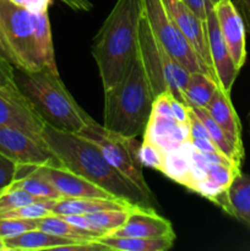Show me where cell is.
Listing matches in <instances>:
<instances>
[{
	"label": "cell",
	"instance_id": "33",
	"mask_svg": "<svg viewBox=\"0 0 250 251\" xmlns=\"http://www.w3.org/2000/svg\"><path fill=\"white\" fill-rule=\"evenodd\" d=\"M0 87L11 91H20L15 78V68L0 58Z\"/></svg>",
	"mask_w": 250,
	"mask_h": 251
},
{
	"label": "cell",
	"instance_id": "29",
	"mask_svg": "<svg viewBox=\"0 0 250 251\" xmlns=\"http://www.w3.org/2000/svg\"><path fill=\"white\" fill-rule=\"evenodd\" d=\"M48 199H42L34 196L27 191L19 188H7L2 194H0V215L7 212V211L15 210V208L22 207L28 203L38 202V201H46Z\"/></svg>",
	"mask_w": 250,
	"mask_h": 251
},
{
	"label": "cell",
	"instance_id": "26",
	"mask_svg": "<svg viewBox=\"0 0 250 251\" xmlns=\"http://www.w3.org/2000/svg\"><path fill=\"white\" fill-rule=\"evenodd\" d=\"M37 228L43 230V232L58 235V237L80 240V242H92V240L97 239V237L93 233L76 227L73 223L68 222L64 217L59 215H54V213L39 218L38 227Z\"/></svg>",
	"mask_w": 250,
	"mask_h": 251
},
{
	"label": "cell",
	"instance_id": "35",
	"mask_svg": "<svg viewBox=\"0 0 250 251\" xmlns=\"http://www.w3.org/2000/svg\"><path fill=\"white\" fill-rule=\"evenodd\" d=\"M189 9L195 12L200 19L206 20L207 15V9L210 5H213L212 0H184Z\"/></svg>",
	"mask_w": 250,
	"mask_h": 251
},
{
	"label": "cell",
	"instance_id": "2",
	"mask_svg": "<svg viewBox=\"0 0 250 251\" xmlns=\"http://www.w3.org/2000/svg\"><path fill=\"white\" fill-rule=\"evenodd\" d=\"M142 0H117L93 39L91 51L97 64L103 91L124 76L139 46Z\"/></svg>",
	"mask_w": 250,
	"mask_h": 251
},
{
	"label": "cell",
	"instance_id": "39",
	"mask_svg": "<svg viewBox=\"0 0 250 251\" xmlns=\"http://www.w3.org/2000/svg\"><path fill=\"white\" fill-rule=\"evenodd\" d=\"M244 6H245V15H247L248 26H249V29H250V0H244Z\"/></svg>",
	"mask_w": 250,
	"mask_h": 251
},
{
	"label": "cell",
	"instance_id": "13",
	"mask_svg": "<svg viewBox=\"0 0 250 251\" xmlns=\"http://www.w3.org/2000/svg\"><path fill=\"white\" fill-rule=\"evenodd\" d=\"M0 153L17 164L39 166L56 159L43 142L5 125H0Z\"/></svg>",
	"mask_w": 250,
	"mask_h": 251
},
{
	"label": "cell",
	"instance_id": "12",
	"mask_svg": "<svg viewBox=\"0 0 250 251\" xmlns=\"http://www.w3.org/2000/svg\"><path fill=\"white\" fill-rule=\"evenodd\" d=\"M162 1L169 16L173 19L199 58L205 64L208 73L216 78L215 71L212 69V61L210 58V51H208L206 20L200 19L195 12L191 11L184 0H162Z\"/></svg>",
	"mask_w": 250,
	"mask_h": 251
},
{
	"label": "cell",
	"instance_id": "43",
	"mask_svg": "<svg viewBox=\"0 0 250 251\" xmlns=\"http://www.w3.org/2000/svg\"><path fill=\"white\" fill-rule=\"evenodd\" d=\"M216 1H217V0H212V2H213V4H215V2H216Z\"/></svg>",
	"mask_w": 250,
	"mask_h": 251
},
{
	"label": "cell",
	"instance_id": "15",
	"mask_svg": "<svg viewBox=\"0 0 250 251\" xmlns=\"http://www.w3.org/2000/svg\"><path fill=\"white\" fill-rule=\"evenodd\" d=\"M218 27L238 70L247 60L245 48V25L232 0H217L213 4Z\"/></svg>",
	"mask_w": 250,
	"mask_h": 251
},
{
	"label": "cell",
	"instance_id": "18",
	"mask_svg": "<svg viewBox=\"0 0 250 251\" xmlns=\"http://www.w3.org/2000/svg\"><path fill=\"white\" fill-rule=\"evenodd\" d=\"M137 206L122 199H92V198H61L53 207L54 215H88L107 210H134Z\"/></svg>",
	"mask_w": 250,
	"mask_h": 251
},
{
	"label": "cell",
	"instance_id": "42",
	"mask_svg": "<svg viewBox=\"0 0 250 251\" xmlns=\"http://www.w3.org/2000/svg\"><path fill=\"white\" fill-rule=\"evenodd\" d=\"M248 119H249V129H250V110H249V117H248Z\"/></svg>",
	"mask_w": 250,
	"mask_h": 251
},
{
	"label": "cell",
	"instance_id": "1",
	"mask_svg": "<svg viewBox=\"0 0 250 251\" xmlns=\"http://www.w3.org/2000/svg\"><path fill=\"white\" fill-rule=\"evenodd\" d=\"M42 140L61 166L109 191L115 198L129 201L137 207L152 210L157 207L156 199L142 193L113 168L100 150L90 140L59 130L47 123L42 131Z\"/></svg>",
	"mask_w": 250,
	"mask_h": 251
},
{
	"label": "cell",
	"instance_id": "28",
	"mask_svg": "<svg viewBox=\"0 0 250 251\" xmlns=\"http://www.w3.org/2000/svg\"><path fill=\"white\" fill-rule=\"evenodd\" d=\"M59 200V199H58ZM56 200L38 201V202L28 203L22 207L7 211L0 215V218H25V220H39L53 213V207Z\"/></svg>",
	"mask_w": 250,
	"mask_h": 251
},
{
	"label": "cell",
	"instance_id": "23",
	"mask_svg": "<svg viewBox=\"0 0 250 251\" xmlns=\"http://www.w3.org/2000/svg\"><path fill=\"white\" fill-rule=\"evenodd\" d=\"M191 109L195 112V114L198 115L199 119L202 122V124L205 125L206 130H207L208 135H210V139L212 140V142L215 144V146L220 150L221 153L225 157V158L229 159L230 162L235 164L237 167L242 166L243 158H244V154L240 153L237 149L234 147V145L229 141L225 134L223 132V130L221 129L220 125L213 120V118L211 117L210 113L207 112L206 108H191Z\"/></svg>",
	"mask_w": 250,
	"mask_h": 251
},
{
	"label": "cell",
	"instance_id": "40",
	"mask_svg": "<svg viewBox=\"0 0 250 251\" xmlns=\"http://www.w3.org/2000/svg\"><path fill=\"white\" fill-rule=\"evenodd\" d=\"M0 251H7L6 245H5V240L2 237H0Z\"/></svg>",
	"mask_w": 250,
	"mask_h": 251
},
{
	"label": "cell",
	"instance_id": "6",
	"mask_svg": "<svg viewBox=\"0 0 250 251\" xmlns=\"http://www.w3.org/2000/svg\"><path fill=\"white\" fill-rule=\"evenodd\" d=\"M77 134L93 142L110 166L135 184L142 193L156 199L145 179L144 164L139 156L140 144L136 141V137L124 136L110 131L93 119H91Z\"/></svg>",
	"mask_w": 250,
	"mask_h": 251
},
{
	"label": "cell",
	"instance_id": "21",
	"mask_svg": "<svg viewBox=\"0 0 250 251\" xmlns=\"http://www.w3.org/2000/svg\"><path fill=\"white\" fill-rule=\"evenodd\" d=\"M96 242L100 243L104 250L117 251H167L172 249L174 244V239L169 238L145 239L115 235H104L96 239Z\"/></svg>",
	"mask_w": 250,
	"mask_h": 251
},
{
	"label": "cell",
	"instance_id": "36",
	"mask_svg": "<svg viewBox=\"0 0 250 251\" xmlns=\"http://www.w3.org/2000/svg\"><path fill=\"white\" fill-rule=\"evenodd\" d=\"M191 146L202 153H221L211 139H190Z\"/></svg>",
	"mask_w": 250,
	"mask_h": 251
},
{
	"label": "cell",
	"instance_id": "3",
	"mask_svg": "<svg viewBox=\"0 0 250 251\" xmlns=\"http://www.w3.org/2000/svg\"><path fill=\"white\" fill-rule=\"evenodd\" d=\"M154 98L137 48L124 76L104 90L103 126L124 136H140L150 122Z\"/></svg>",
	"mask_w": 250,
	"mask_h": 251
},
{
	"label": "cell",
	"instance_id": "10",
	"mask_svg": "<svg viewBox=\"0 0 250 251\" xmlns=\"http://www.w3.org/2000/svg\"><path fill=\"white\" fill-rule=\"evenodd\" d=\"M44 124L43 118L21 91L0 87V125L19 129L43 142L42 131Z\"/></svg>",
	"mask_w": 250,
	"mask_h": 251
},
{
	"label": "cell",
	"instance_id": "25",
	"mask_svg": "<svg viewBox=\"0 0 250 251\" xmlns=\"http://www.w3.org/2000/svg\"><path fill=\"white\" fill-rule=\"evenodd\" d=\"M34 25H36L37 46H38L39 54H41L42 61L44 64V69L59 75L58 68H56L55 54H54L48 11L34 12Z\"/></svg>",
	"mask_w": 250,
	"mask_h": 251
},
{
	"label": "cell",
	"instance_id": "34",
	"mask_svg": "<svg viewBox=\"0 0 250 251\" xmlns=\"http://www.w3.org/2000/svg\"><path fill=\"white\" fill-rule=\"evenodd\" d=\"M169 103H171V110L172 115L174 119L179 123L180 125L184 126H189V107L185 105L184 103L179 102L178 100L172 96H169Z\"/></svg>",
	"mask_w": 250,
	"mask_h": 251
},
{
	"label": "cell",
	"instance_id": "11",
	"mask_svg": "<svg viewBox=\"0 0 250 251\" xmlns=\"http://www.w3.org/2000/svg\"><path fill=\"white\" fill-rule=\"evenodd\" d=\"M33 169L44 176L63 198H115L109 191L104 190L92 181L61 166L58 159H53L48 163L39 164V166H33Z\"/></svg>",
	"mask_w": 250,
	"mask_h": 251
},
{
	"label": "cell",
	"instance_id": "4",
	"mask_svg": "<svg viewBox=\"0 0 250 251\" xmlns=\"http://www.w3.org/2000/svg\"><path fill=\"white\" fill-rule=\"evenodd\" d=\"M20 91L31 102L47 124L77 134L92 118L77 104L59 75L47 69L15 71Z\"/></svg>",
	"mask_w": 250,
	"mask_h": 251
},
{
	"label": "cell",
	"instance_id": "5",
	"mask_svg": "<svg viewBox=\"0 0 250 251\" xmlns=\"http://www.w3.org/2000/svg\"><path fill=\"white\" fill-rule=\"evenodd\" d=\"M137 48L151 82L154 97L169 91L175 100L184 103L183 91L188 82L190 73L184 69L175 59L172 58L168 51L159 43L152 32L144 12L140 20Z\"/></svg>",
	"mask_w": 250,
	"mask_h": 251
},
{
	"label": "cell",
	"instance_id": "24",
	"mask_svg": "<svg viewBox=\"0 0 250 251\" xmlns=\"http://www.w3.org/2000/svg\"><path fill=\"white\" fill-rule=\"evenodd\" d=\"M233 217L250 227V174H237L228 189Z\"/></svg>",
	"mask_w": 250,
	"mask_h": 251
},
{
	"label": "cell",
	"instance_id": "7",
	"mask_svg": "<svg viewBox=\"0 0 250 251\" xmlns=\"http://www.w3.org/2000/svg\"><path fill=\"white\" fill-rule=\"evenodd\" d=\"M0 22L7 43L19 61V70L44 69L37 46L34 12L10 0H0Z\"/></svg>",
	"mask_w": 250,
	"mask_h": 251
},
{
	"label": "cell",
	"instance_id": "19",
	"mask_svg": "<svg viewBox=\"0 0 250 251\" xmlns=\"http://www.w3.org/2000/svg\"><path fill=\"white\" fill-rule=\"evenodd\" d=\"M7 251L12 250H59L65 245L83 243L80 240L58 237L41 229H32L15 237L4 238Z\"/></svg>",
	"mask_w": 250,
	"mask_h": 251
},
{
	"label": "cell",
	"instance_id": "14",
	"mask_svg": "<svg viewBox=\"0 0 250 251\" xmlns=\"http://www.w3.org/2000/svg\"><path fill=\"white\" fill-rule=\"evenodd\" d=\"M206 28H207L208 51H210V58L212 61V69L215 71L216 80H217L220 87L227 95L230 96L233 83L239 74V70L235 68L234 61L230 56L227 44L220 31L213 5H210L207 9Z\"/></svg>",
	"mask_w": 250,
	"mask_h": 251
},
{
	"label": "cell",
	"instance_id": "22",
	"mask_svg": "<svg viewBox=\"0 0 250 251\" xmlns=\"http://www.w3.org/2000/svg\"><path fill=\"white\" fill-rule=\"evenodd\" d=\"M164 176H169L172 180L186 186L190 190L191 179V158H190V141H186L178 149H174L166 153V167Z\"/></svg>",
	"mask_w": 250,
	"mask_h": 251
},
{
	"label": "cell",
	"instance_id": "16",
	"mask_svg": "<svg viewBox=\"0 0 250 251\" xmlns=\"http://www.w3.org/2000/svg\"><path fill=\"white\" fill-rule=\"evenodd\" d=\"M108 235L145 238V239L169 238L175 240L173 226L168 220L159 216L152 208L142 207L134 208L129 213V217L124 225Z\"/></svg>",
	"mask_w": 250,
	"mask_h": 251
},
{
	"label": "cell",
	"instance_id": "41",
	"mask_svg": "<svg viewBox=\"0 0 250 251\" xmlns=\"http://www.w3.org/2000/svg\"><path fill=\"white\" fill-rule=\"evenodd\" d=\"M10 1L15 2L17 5H21V6H25V0H10Z\"/></svg>",
	"mask_w": 250,
	"mask_h": 251
},
{
	"label": "cell",
	"instance_id": "27",
	"mask_svg": "<svg viewBox=\"0 0 250 251\" xmlns=\"http://www.w3.org/2000/svg\"><path fill=\"white\" fill-rule=\"evenodd\" d=\"M131 211L132 210H107L88 213L86 216L92 221V223L98 229L108 235L124 225Z\"/></svg>",
	"mask_w": 250,
	"mask_h": 251
},
{
	"label": "cell",
	"instance_id": "17",
	"mask_svg": "<svg viewBox=\"0 0 250 251\" xmlns=\"http://www.w3.org/2000/svg\"><path fill=\"white\" fill-rule=\"evenodd\" d=\"M207 112L213 118L216 123L220 125L221 129L234 145L235 149L244 154V146L242 141V125L238 118L237 112L230 100V96L227 95L222 88H218L216 95L207 105Z\"/></svg>",
	"mask_w": 250,
	"mask_h": 251
},
{
	"label": "cell",
	"instance_id": "9",
	"mask_svg": "<svg viewBox=\"0 0 250 251\" xmlns=\"http://www.w3.org/2000/svg\"><path fill=\"white\" fill-rule=\"evenodd\" d=\"M169 96L171 92L167 91L154 98L151 118L144 136L162 147L166 153L190 140L189 126L180 125L172 115Z\"/></svg>",
	"mask_w": 250,
	"mask_h": 251
},
{
	"label": "cell",
	"instance_id": "8",
	"mask_svg": "<svg viewBox=\"0 0 250 251\" xmlns=\"http://www.w3.org/2000/svg\"><path fill=\"white\" fill-rule=\"evenodd\" d=\"M144 15L159 43L189 73H208L205 64L175 25L162 0H142ZM212 76V75H211ZM213 77V76H212Z\"/></svg>",
	"mask_w": 250,
	"mask_h": 251
},
{
	"label": "cell",
	"instance_id": "37",
	"mask_svg": "<svg viewBox=\"0 0 250 251\" xmlns=\"http://www.w3.org/2000/svg\"><path fill=\"white\" fill-rule=\"evenodd\" d=\"M51 0H25V7L31 12H44L48 11Z\"/></svg>",
	"mask_w": 250,
	"mask_h": 251
},
{
	"label": "cell",
	"instance_id": "32",
	"mask_svg": "<svg viewBox=\"0 0 250 251\" xmlns=\"http://www.w3.org/2000/svg\"><path fill=\"white\" fill-rule=\"evenodd\" d=\"M17 163L0 153V194L4 193L15 180Z\"/></svg>",
	"mask_w": 250,
	"mask_h": 251
},
{
	"label": "cell",
	"instance_id": "20",
	"mask_svg": "<svg viewBox=\"0 0 250 251\" xmlns=\"http://www.w3.org/2000/svg\"><path fill=\"white\" fill-rule=\"evenodd\" d=\"M220 88L217 80L206 73H191L183 91L185 105L190 108H207Z\"/></svg>",
	"mask_w": 250,
	"mask_h": 251
},
{
	"label": "cell",
	"instance_id": "31",
	"mask_svg": "<svg viewBox=\"0 0 250 251\" xmlns=\"http://www.w3.org/2000/svg\"><path fill=\"white\" fill-rule=\"evenodd\" d=\"M38 220L25 218H0V237L9 238L22 234L28 230L37 229Z\"/></svg>",
	"mask_w": 250,
	"mask_h": 251
},
{
	"label": "cell",
	"instance_id": "38",
	"mask_svg": "<svg viewBox=\"0 0 250 251\" xmlns=\"http://www.w3.org/2000/svg\"><path fill=\"white\" fill-rule=\"evenodd\" d=\"M65 2L68 6L73 7L75 10H82V11H88L92 9V4L88 0H61Z\"/></svg>",
	"mask_w": 250,
	"mask_h": 251
},
{
	"label": "cell",
	"instance_id": "30",
	"mask_svg": "<svg viewBox=\"0 0 250 251\" xmlns=\"http://www.w3.org/2000/svg\"><path fill=\"white\" fill-rule=\"evenodd\" d=\"M140 161L145 167H150L163 173L166 167V151L151 140L144 137L139 150Z\"/></svg>",
	"mask_w": 250,
	"mask_h": 251
}]
</instances>
